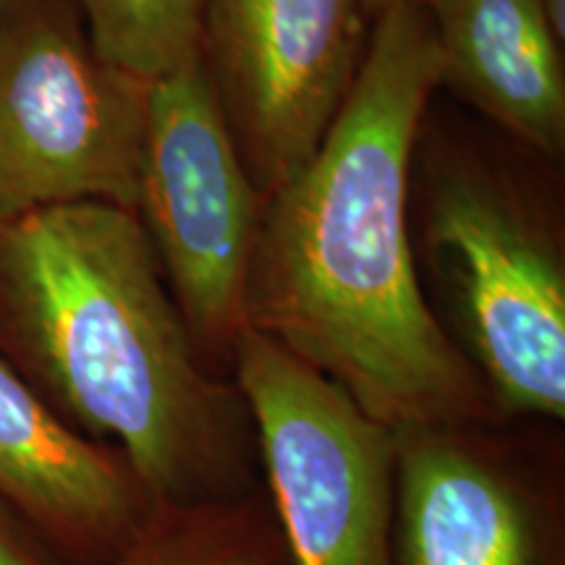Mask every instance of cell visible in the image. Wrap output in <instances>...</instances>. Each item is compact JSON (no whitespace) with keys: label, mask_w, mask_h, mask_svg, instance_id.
<instances>
[{"label":"cell","mask_w":565,"mask_h":565,"mask_svg":"<svg viewBox=\"0 0 565 565\" xmlns=\"http://www.w3.org/2000/svg\"><path fill=\"white\" fill-rule=\"evenodd\" d=\"M443 68L424 6L374 19L322 145L263 202L246 328L341 385L393 433L466 429L492 395L424 294L412 162Z\"/></svg>","instance_id":"obj_1"},{"label":"cell","mask_w":565,"mask_h":565,"mask_svg":"<svg viewBox=\"0 0 565 565\" xmlns=\"http://www.w3.org/2000/svg\"><path fill=\"white\" fill-rule=\"evenodd\" d=\"M0 356L154 505L238 494L244 401L202 362L131 210L74 202L0 223Z\"/></svg>","instance_id":"obj_2"},{"label":"cell","mask_w":565,"mask_h":565,"mask_svg":"<svg viewBox=\"0 0 565 565\" xmlns=\"http://www.w3.org/2000/svg\"><path fill=\"white\" fill-rule=\"evenodd\" d=\"M503 137V134H500ZM555 162L433 126L414 147L424 249L494 406L565 416V263Z\"/></svg>","instance_id":"obj_3"},{"label":"cell","mask_w":565,"mask_h":565,"mask_svg":"<svg viewBox=\"0 0 565 565\" xmlns=\"http://www.w3.org/2000/svg\"><path fill=\"white\" fill-rule=\"evenodd\" d=\"M147 89L97 53L76 0H6L0 223L74 202L134 212Z\"/></svg>","instance_id":"obj_4"},{"label":"cell","mask_w":565,"mask_h":565,"mask_svg":"<svg viewBox=\"0 0 565 565\" xmlns=\"http://www.w3.org/2000/svg\"><path fill=\"white\" fill-rule=\"evenodd\" d=\"M288 565H398L395 433L273 338L231 353Z\"/></svg>","instance_id":"obj_5"},{"label":"cell","mask_w":565,"mask_h":565,"mask_svg":"<svg viewBox=\"0 0 565 565\" xmlns=\"http://www.w3.org/2000/svg\"><path fill=\"white\" fill-rule=\"evenodd\" d=\"M263 202L196 55L150 79L134 215L210 370L246 328Z\"/></svg>","instance_id":"obj_6"},{"label":"cell","mask_w":565,"mask_h":565,"mask_svg":"<svg viewBox=\"0 0 565 565\" xmlns=\"http://www.w3.org/2000/svg\"><path fill=\"white\" fill-rule=\"evenodd\" d=\"M362 0H204L194 55L257 192L322 145L370 51Z\"/></svg>","instance_id":"obj_7"},{"label":"cell","mask_w":565,"mask_h":565,"mask_svg":"<svg viewBox=\"0 0 565 565\" xmlns=\"http://www.w3.org/2000/svg\"><path fill=\"white\" fill-rule=\"evenodd\" d=\"M0 503L84 565L121 553L154 508L124 458L71 427L3 356Z\"/></svg>","instance_id":"obj_8"},{"label":"cell","mask_w":565,"mask_h":565,"mask_svg":"<svg viewBox=\"0 0 565 565\" xmlns=\"http://www.w3.org/2000/svg\"><path fill=\"white\" fill-rule=\"evenodd\" d=\"M398 565H545L532 500L463 429L395 433Z\"/></svg>","instance_id":"obj_9"},{"label":"cell","mask_w":565,"mask_h":565,"mask_svg":"<svg viewBox=\"0 0 565 565\" xmlns=\"http://www.w3.org/2000/svg\"><path fill=\"white\" fill-rule=\"evenodd\" d=\"M454 89L498 134L547 162L565 154L563 42L540 0H424Z\"/></svg>","instance_id":"obj_10"},{"label":"cell","mask_w":565,"mask_h":565,"mask_svg":"<svg viewBox=\"0 0 565 565\" xmlns=\"http://www.w3.org/2000/svg\"><path fill=\"white\" fill-rule=\"evenodd\" d=\"M105 565H288L278 524L257 498L158 503Z\"/></svg>","instance_id":"obj_11"},{"label":"cell","mask_w":565,"mask_h":565,"mask_svg":"<svg viewBox=\"0 0 565 565\" xmlns=\"http://www.w3.org/2000/svg\"><path fill=\"white\" fill-rule=\"evenodd\" d=\"M92 45L150 82L194 53L204 0H76Z\"/></svg>","instance_id":"obj_12"},{"label":"cell","mask_w":565,"mask_h":565,"mask_svg":"<svg viewBox=\"0 0 565 565\" xmlns=\"http://www.w3.org/2000/svg\"><path fill=\"white\" fill-rule=\"evenodd\" d=\"M0 565H68L21 515L0 503Z\"/></svg>","instance_id":"obj_13"},{"label":"cell","mask_w":565,"mask_h":565,"mask_svg":"<svg viewBox=\"0 0 565 565\" xmlns=\"http://www.w3.org/2000/svg\"><path fill=\"white\" fill-rule=\"evenodd\" d=\"M540 6L545 11V19L555 40L565 45V0H540Z\"/></svg>","instance_id":"obj_14"},{"label":"cell","mask_w":565,"mask_h":565,"mask_svg":"<svg viewBox=\"0 0 565 565\" xmlns=\"http://www.w3.org/2000/svg\"><path fill=\"white\" fill-rule=\"evenodd\" d=\"M424 0H362L366 17H370L372 21L380 19L383 13L393 11V9H404V6H422Z\"/></svg>","instance_id":"obj_15"},{"label":"cell","mask_w":565,"mask_h":565,"mask_svg":"<svg viewBox=\"0 0 565 565\" xmlns=\"http://www.w3.org/2000/svg\"><path fill=\"white\" fill-rule=\"evenodd\" d=\"M3 6H6V0H0V9H3Z\"/></svg>","instance_id":"obj_16"}]
</instances>
